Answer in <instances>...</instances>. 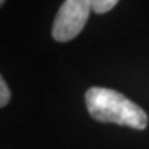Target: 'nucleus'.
<instances>
[{
	"instance_id": "3",
	"label": "nucleus",
	"mask_w": 149,
	"mask_h": 149,
	"mask_svg": "<svg viewBox=\"0 0 149 149\" xmlns=\"http://www.w3.org/2000/svg\"><path fill=\"white\" fill-rule=\"evenodd\" d=\"M118 4L117 0H92L91 9L96 14H104L108 13Z\"/></svg>"
},
{
	"instance_id": "2",
	"label": "nucleus",
	"mask_w": 149,
	"mask_h": 149,
	"mask_svg": "<svg viewBox=\"0 0 149 149\" xmlns=\"http://www.w3.org/2000/svg\"><path fill=\"white\" fill-rule=\"evenodd\" d=\"M90 0H66L60 6L52 24L54 40L67 42L83 30L91 13Z\"/></svg>"
},
{
	"instance_id": "4",
	"label": "nucleus",
	"mask_w": 149,
	"mask_h": 149,
	"mask_svg": "<svg viewBox=\"0 0 149 149\" xmlns=\"http://www.w3.org/2000/svg\"><path fill=\"white\" fill-rule=\"evenodd\" d=\"M10 98H11V92L9 90L4 77L1 76L0 77V107L4 108L5 106H8Z\"/></svg>"
},
{
	"instance_id": "1",
	"label": "nucleus",
	"mask_w": 149,
	"mask_h": 149,
	"mask_svg": "<svg viewBox=\"0 0 149 149\" xmlns=\"http://www.w3.org/2000/svg\"><path fill=\"white\" fill-rule=\"evenodd\" d=\"M85 102L88 113L97 122L127 125L139 130L148 125V116L144 109L118 91L91 87L85 93Z\"/></svg>"
}]
</instances>
